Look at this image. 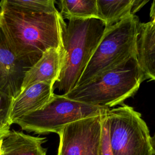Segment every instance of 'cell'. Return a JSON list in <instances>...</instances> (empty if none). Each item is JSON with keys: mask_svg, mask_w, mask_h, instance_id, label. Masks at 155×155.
<instances>
[{"mask_svg": "<svg viewBox=\"0 0 155 155\" xmlns=\"http://www.w3.org/2000/svg\"><path fill=\"white\" fill-rule=\"evenodd\" d=\"M1 30L8 48L28 67L50 48H63L67 24L60 12H18L1 8Z\"/></svg>", "mask_w": 155, "mask_h": 155, "instance_id": "1", "label": "cell"}, {"mask_svg": "<svg viewBox=\"0 0 155 155\" xmlns=\"http://www.w3.org/2000/svg\"><path fill=\"white\" fill-rule=\"evenodd\" d=\"M98 18H71L63 33V57L58 80L53 86L65 94L75 87L106 30Z\"/></svg>", "mask_w": 155, "mask_h": 155, "instance_id": "2", "label": "cell"}, {"mask_svg": "<svg viewBox=\"0 0 155 155\" xmlns=\"http://www.w3.org/2000/svg\"><path fill=\"white\" fill-rule=\"evenodd\" d=\"M145 79L135 55L64 95L72 100L110 108L133 96Z\"/></svg>", "mask_w": 155, "mask_h": 155, "instance_id": "3", "label": "cell"}, {"mask_svg": "<svg viewBox=\"0 0 155 155\" xmlns=\"http://www.w3.org/2000/svg\"><path fill=\"white\" fill-rule=\"evenodd\" d=\"M140 22L135 15L106 28L76 86L122 64L137 55Z\"/></svg>", "mask_w": 155, "mask_h": 155, "instance_id": "4", "label": "cell"}, {"mask_svg": "<svg viewBox=\"0 0 155 155\" xmlns=\"http://www.w3.org/2000/svg\"><path fill=\"white\" fill-rule=\"evenodd\" d=\"M109 108L93 105L70 99L64 94H54L41 110L14 122L22 130L36 134L59 131L66 125L88 117L107 113Z\"/></svg>", "mask_w": 155, "mask_h": 155, "instance_id": "5", "label": "cell"}, {"mask_svg": "<svg viewBox=\"0 0 155 155\" xmlns=\"http://www.w3.org/2000/svg\"><path fill=\"white\" fill-rule=\"evenodd\" d=\"M105 117L113 155H153L151 136L140 113L122 104Z\"/></svg>", "mask_w": 155, "mask_h": 155, "instance_id": "6", "label": "cell"}, {"mask_svg": "<svg viewBox=\"0 0 155 155\" xmlns=\"http://www.w3.org/2000/svg\"><path fill=\"white\" fill-rule=\"evenodd\" d=\"M103 114L72 122L58 134L57 155H99Z\"/></svg>", "mask_w": 155, "mask_h": 155, "instance_id": "7", "label": "cell"}, {"mask_svg": "<svg viewBox=\"0 0 155 155\" xmlns=\"http://www.w3.org/2000/svg\"><path fill=\"white\" fill-rule=\"evenodd\" d=\"M29 67L8 48L0 29V90L12 99L16 97Z\"/></svg>", "mask_w": 155, "mask_h": 155, "instance_id": "8", "label": "cell"}, {"mask_svg": "<svg viewBox=\"0 0 155 155\" xmlns=\"http://www.w3.org/2000/svg\"><path fill=\"white\" fill-rule=\"evenodd\" d=\"M53 85L44 82L33 84L12 99L8 114L10 125L27 114L41 110L54 94Z\"/></svg>", "mask_w": 155, "mask_h": 155, "instance_id": "9", "label": "cell"}, {"mask_svg": "<svg viewBox=\"0 0 155 155\" xmlns=\"http://www.w3.org/2000/svg\"><path fill=\"white\" fill-rule=\"evenodd\" d=\"M63 48H50L25 73L20 93L30 85L44 82L54 86L59 79L62 62Z\"/></svg>", "mask_w": 155, "mask_h": 155, "instance_id": "10", "label": "cell"}, {"mask_svg": "<svg viewBox=\"0 0 155 155\" xmlns=\"http://www.w3.org/2000/svg\"><path fill=\"white\" fill-rule=\"evenodd\" d=\"M46 141V137L10 130L0 139V155H46L47 149L42 147Z\"/></svg>", "mask_w": 155, "mask_h": 155, "instance_id": "11", "label": "cell"}, {"mask_svg": "<svg viewBox=\"0 0 155 155\" xmlns=\"http://www.w3.org/2000/svg\"><path fill=\"white\" fill-rule=\"evenodd\" d=\"M137 58L146 79L155 81V24L140 23Z\"/></svg>", "mask_w": 155, "mask_h": 155, "instance_id": "12", "label": "cell"}, {"mask_svg": "<svg viewBox=\"0 0 155 155\" xmlns=\"http://www.w3.org/2000/svg\"><path fill=\"white\" fill-rule=\"evenodd\" d=\"M134 0H97L98 19L105 24L107 28L111 26L134 15Z\"/></svg>", "mask_w": 155, "mask_h": 155, "instance_id": "13", "label": "cell"}, {"mask_svg": "<svg viewBox=\"0 0 155 155\" xmlns=\"http://www.w3.org/2000/svg\"><path fill=\"white\" fill-rule=\"evenodd\" d=\"M58 4L64 19L98 18L97 0H61Z\"/></svg>", "mask_w": 155, "mask_h": 155, "instance_id": "14", "label": "cell"}, {"mask_svg": "<svg viewBox=\"0 0 155 155\" xmlns=\"http://www.w3.org/2000/svg\"><path fill=\"white\" fill-rule=\"evenodd\" d=\"M54 0H3L0 8L33 13H53L58 12Z\"/></svg>", "mask_w": 155, "mask_h": 155, "instance_id": "15", "label": "cell"}, {"mask_svg": "<svg viewBox=\"0 0 155 155\" xmlns=\"http://www.w3.org/2000/svg\"><path fill=\"white\" fill-rule=\"evenodd\" d=\"M105 114L103 115L102 118V133L99 155H113L110 145L107 125L105 117Z\"/></svg>", "mask_w": 155, "mask_h": 155, "instance_id": "16", "label": "cell"}, {"mask_svg": "<svg viewBox=\"0 0 155 155\" xmlns=\"http://www.w3.org/2000/svg\"><path fill=\"white\" fill-rule=\"evenodd\" d=\"M12 101V98H10L5 93L0 90V117L1 118L5 119L8 120V111H9V108H10Z\"/></svg>", "mask_w": 155, "mask_h": 155, "instance_id": "17", "label": "cell"}, {"mask_svg": "<svg viewBox=\"0 0 155 155\" xmlns=\"http://www.w3.org/2000/svg\"><path fill=\"white\" fill-rule=\"evenodd\" d=\"M10 126L7 119L0 117V139L9 132Z\"/></svg>", "mask_w": 155, "mask_h": 155, "instance_id": "18", "label": "cell"}, {"mask_svg": "<svg viewBox=\"0 0 155 155\" xmlns=\"http://www.w3.org/2000/svg\"><path fill=\"white\" fill-rule=\"evenodd\" d=\"M150 16L152 23L155 24V0L153 1L151 7H150Z\"/></svg>", "mask_w": 155, "mask_h": 155, "instance_id": "19", "label": "cell"}, {"mask_svg": "<svg viewBox=\"0 0 155 155\" xmlns=\"http://www.w3.org/2000/svg\"><path fill=\"white\" fill-rule=\"evenodd\" d=\"M151 146L153 149V155H155V133L151 137Z\"/></svg>", "mask_w": 155, "mask_h": 155, "instance_id": "20", "label": "cell"}, {"mask_svg": "<svg viewBox=\"0 0 155 155\" xmlns=\"http://www.w3.org/2000/svg\"><path fill=\"white\" fill-rule=\"evenodd\" d=\"M1 25H2V16H1V14L0 13V29H1Z\"/></svg>", "mask_w": 155, "mask_h": 155, "instance_id": "21", "label": "cell"}]
</instances>
